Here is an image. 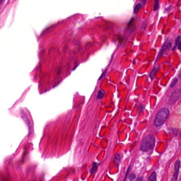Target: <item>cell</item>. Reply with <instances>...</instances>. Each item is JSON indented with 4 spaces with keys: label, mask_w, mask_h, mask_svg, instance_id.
Segmentation results:
<instances>
[{
    "label": "cell",
    "mask_w": 181,
    "mask_h": 181,
    "mask_svg": "<svg viewBox=\"0 0 181 181\" xmlns=\"http://www.w3.org/2000/svg\"><path fill=\"white\" fill-rule=\"evenodd\" d=\"M130 167H129L128 168V169H127V174H126V175H125V178H124V181H125V180L126 178H127V174H128V173H129V171H130Z\"/></svg>",
    "instance_id": "cell-15"
},
{
    "label": "cell",
    "mask_w": 181,
    "mask_h": 181,
    "mask_svg": "<svg viewBox=\"0 0 181 181\" xmlns=\"http://www.w3.org/2000/svg\"><path fill=\"white\" fill-rule=\"evenodd\" d=\"M159 1H156L154 3V11H157L159 9Z\"/></svg>",
    "instance_id": "cell-13"
},
{
    "label": "cell",
    "mask_w": 181,
    "mask_h": 181,
    "mask_svg": "<svg viewBox=\"0 0 181 181\" xmlns=\"http://www.w3.org/2000/svg\"><path fill=\"white\" fill-rule=\"evenodd\" d=\"M169 115V112L167 108H163L158 112L155 118L154 125L158 127L164 123Z\"/></svg>",
    "instance_id": "cell-1"
},
{
    "label": "cell",
    "mask_w": 181,
    "mask_h": 181,
    "mask_svg": "<svg viewBox=\"0 0 181 181\" xmlns=\"http://www.w3.org/2000/svg\"><path fill=\"white\" fill-rule=\"evenodd\" d=\"M133 19H131V21H130V22H129V24H128L129 26V25H131V24H132V23L133 22Z\"/></svg>",
    "instance_id": "cell-17"
},
{
    "label": "cell",
    "mask_w": 181,
    "mask_h": 181,
    "mask_svg": "<svg viewBox=\"0 0 181 181\" xmlns=\"http://www.w3.org/2000/svg\"><path fill=\"white\" fill-rule=\"evenodd\" d=\"M137 181H143V178L142 177H140V178H138L137 179Z\"/></svg>",
    "instance_id": "cell-16"
},
{
    "label": "cell",
    "mask_w": 181,
    "mask_h": 181,
    "mask_svg": "<svg viewBox=\"0 0 181 181\" xmlns=\"http://www.w3.org/2000/svg\"><path fill=\"white\" fill-rule=\"evenodd\" d=\"M156 173L154 171L148 179V181H156Z\"/></svg>",
    "instance_id": "cell-6"
},
{
    "label": "cell",
    "mask_w": 181,
    "mask_h": 181,
    "mask_svg": "<svg viewBox=\"0 0 181 181\" xmlns=\"http://www.w3.org/2000/svg\"><path fill=\"white\" fill-rule=\"evenodd\" d=\"M141 4L140 3L137 4V5L135 7L134 9V12L135 14H137L138 11L140 10V9L141 8Z\"/></svg>",
    "instance_id": "cell-10"
},
{
    "label": "cell",
    "mask_w": 181,
    "mask_h": 181,
    "mask_svg": "<svg viewBox=\"0 0 181 181\" xmlns=\"http://www.w3.org/2000/svg\"><path fill=\"white\" fill-rule=\"evenodd\" d=\"M98 168V165L97 164V163H93V166L91 168L90 172L91 173H95L96 171H97Z\"/></svg>",
    "instance_id": "cell-7"
},
{
    "label": "cell",
    "mask_w": 181,
    "mask_h": 181,
    "mask_svg": "<svg viewBox=\"0 0 181 181\" xmlns=\"http://www.w3.org/2000/svg\"><path fill=\"white\" fill-rule=\"evenodd\" d=\"M176 46H177L178 48L181 50V37H178L176 41Z\"/></svg>",
    "instance_id": "cell-9"
},
{
    "label": "cell",
    "mask_w": 181,
    "mask_h": 181,
    "mask_svg": "<svg viewBox=\"0 0 181 181\" xmlns=\"http://www.w3.org/2000/svg\"><path fill=\"white\" fill-rule=\"evenodd\" d=\"M154 144L155 140L154 137L151 135H148L142 141L140 149L144 152L151 150L154 147Z\"/></svg>",
    "instance_id": "cell-2"
},
{
    "label": "cell",
    "mask_w": 181,
    "mask_h": 181,
    "mask_svg": "<svg viewBox=\"0 0 181 181\" xmlns=\"http://www.w3.org/2000/svg\"><path fill=\"white\" fill-rule=\"evenodd\" d=\"M171 47V43L170 42H165L162 47L161 55L164 53L165 52H167V50H169Z\"/></svg>",
    "instance_id": "cell-5"
},
{
    "label": "cell",
    "mask_w": 181,
    "mask_h": 181,
    "mask_svg": "<svg viewBox=\"0 0 181 181\" xmlns=\"http://www.w3.org/2000/svg\"><path fill=\"white\" fill-rule=\"evenodd\" d=\"M104 92H103V91H102L101 90L99 91V92H98V94L97 95L98 99H101V98H103V97H104Z\"/></svg>",
    "instance_id": "cell-12"
},
{
    "label": "cell",
    "mask_w": 181,
    "mask_h": 181,
    "mask_svg": "<svg viewBox=\"0 0 181 181\" xmlns=\"http://www.w3.org/2000/svg\"><path fill=\"white\" fill-rule=\"evenodd\" d=\"M158 70V68L157 67H154V69L151 71V73L150 74V77L151 79H153V78H154L155 74L156 73V72Z\"/></svg>",
    "instance_id": "cell-8"
},
{
    "label": "cell",
    "mask_w": 181,
    "mask_h": 181,
    "mask_svg": "<svg viewBox=\"0 0 181 181\" xmlns=\"http://www.w3.org/2000/svg\"><path fill=\"white\" fill-rule=\"evenodd\" d=\"M130 179L131 180H134V178H135V175L134 174H132L130 175Z\"/></svg>",
    "instance_id": "cell-14"
},
{
    "label": "cell",
    "mask_w": 181,
    "mask_h": 181,
    "mask_svg": "<svg viewBox=\"0 0 181 181\" xmlns=\"http://www.w3.org/2000/svg\"><path fill=\"white\" fill-rule=\"evenodd\" d=\"M178 78H174V79H173V80L172 81V82H171V84L170 87L173 88L174 87H175V85H176V84H177V83H178Z\"/></svg>",
    "instance_id": "cell-11"
},
{
    "label": "cell",
    "mask_w": 181,
    "mask_h": 181,
    "mask_svg": "<svg viewBox=\"0 0 181 181\" xmlns=\"http://www.w3.org/2000/svg\"><path fill=\"white\" fill-rule=\"evenodd\" d=\"M180 167V161L179 160H178L176 162V164L175 165V173L173 175V177L172 178L171 181H177Z\"/></svg>",
    "instance_id": "cell-4"
},
{
    "label": "cell",
    "mask_w": 181,
    "mask_h": 181,
    "mask_svg": "<svg viewBox=\"0 0 181 181\" xmlns=\"http://www.w3.org/2000/svg\"><path fill=\"white\" fill-rule=\"evenodd\" d=\"M181 90L180 89H176L173 92L171 96L169 98V102L171 104H174L178 101L181 95Z\"/></svg>",
    "instance_id": "cell-3"
}]
</instances>
